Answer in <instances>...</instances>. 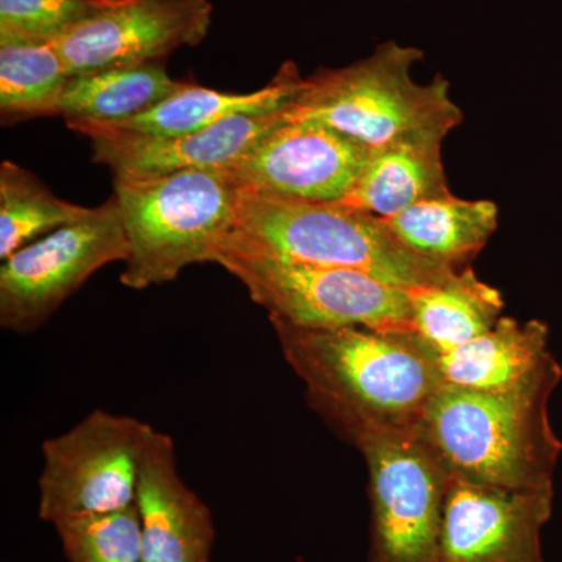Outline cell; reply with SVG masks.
<instances>
[{
  "label": "cell",
  "mask_w": 562,
  "mask_h": 562,
  "mask_svg": "<svg viewBox=\"0 0 562 562\" xmlns=\"http://www.w3.org/2000/svg\"><path fill=\"white\" fill-rule=\"evenodd\" d=\"M114 0H0V43H52Z\"/></svg>",
  "instance_id": "24"
},
{
  "label": "cell",
  "mask_w": 562,
  "mask_h": 562,
  "mask_svg": "<svg viewBox=\"0 0 562 562\" xmlns=\"http://www.w3.org/2000/svg\"><path fill=\"white\" fill-rule=\"evenodd\" d=\"M422 58L416 47L391 41L346 68L319 69L303 80L288 109L290 121L319 122L371 150L413 133H450L461 124L462 111L442 76L425 85L413 79Z\"/></svg>",
  "instance_id": "5"
},
{
  "label": "cell",
  "mask_w": 562,
  "mask_h": 562,
  "mask_svg": "<svg viewBox=\"0 0 562 562\" xmlns=\"http://www.w3.org/2000/svg\"><path fill=\"white\" fill-rule=\"evenodd\" d=\"M244 246L280 260L368 272L414 290L441 284L460 269L406 249L383 217L341 202H312L239 190L236 227Z\"/></svg>",
  "instance_id": "3"
},
{
  "label": "cell",
  "mask_w": 562,
  "mask_h": 562,
  "mask_svg": "<svg viewBox=\"0 0 562 562\" xmlns=\"http://www.w3.org/2000/svg\"><path fill=\"white\" fill-rule=\"evenodd\" d=\"M371 149L319 122L288 121L227 169L243 190L312 202H341Z\"/></svg>",
  "instance_id": "11"
},
{
  "label": "cell",
  "mask_w": 562,
  "mask_h": 562,
  "mask_svg": "<svg viewBox=\"0 0 562 562\" xmlns=\"http://www.w3.org/2000/svg\"><path fill=\"white\" fill-rule=\"evenodd\" d=\"M546 322L503 316L490 331L438 353L442 386L509 391L530 380L553 357Z\"/></svg>",
  "instance_id": "16"
},
{
  "label": "cell",
  "mask_w": 562,
  "mask_h": 562,
  "mask_svg": "<svg viewBox=\"0 0 562 562\" xmlns=\"http://www.w3.org/2000/svg\"><path fill=\"white\" fill-rule=\"evenodd\" d=\"M216 265L241 281L269 317L313 325L414 331L408 290L371 273L269 257L228 236Z\"/></svg>",
  "instance_id": "6"
},
{
  "label": "cell",
  "mask_w": 562,
  "mask_h": 562,
  "mask_svg": "<svg viewBox=\"0 0 562 562\" xmlns=\"http://www.w3.org/2000/svg\"><path fill=\"white\" fill-rule=\"evenodd\" d=\"M127 258L124 221L113 195L88 220L44 235L2 261L0 327L38 330L99 269Z\"/></svg>",
  "instance_id": "9"
},
{
  "label": "cell",
  "mask_w": 562,
  "mask_h": 562,
  "mask_svg": "<svg viewBox=\"0 0 562 562\" xmlns=\"http://www.w3.org/2000/svg\"><path fill=\"white\" fill-rule=\"evenodd\" d=\"M94 210L63 201L27 169L3 161L0 166V260H7L40 236L88 220Z\"/></svg>",
  "instance_id": "22"
},
{
  "label": "cell",
  "mask_w": 562,
  "mask_h": 562,
  "mask_svg": "<svg viewBox=\"0 0 562 562\" xmlns=\"http://www.w3.org/2000/svg\"><path fill=\"white\" fill-rule=\"evenodd\" d=\"M269 321L310 406L346 441L362 431H413L442 387L438 351L417 333Z\"/></svg>",
  "instance_id": "1"
},
{
  "label": "cell",
  "mask_w": 562,
  "mask_h": 562,
  "mask_svg": "<svg viewBox=\"0 0 562 562\" xmlns=\"http://www.w3.org/2000/svg\"><path fill=\"white\" fill-rule=\"evenodd\" d=\"M288 109L232 117L203 131L176 136L122 132L101 122H66L74 132L90 138L92 161L110 168L114 177H151L192 169H228L290 121Z\"/></svg>",
  "instance_id": "13"
},
{
  "label": "cell",
  "mask_w": 562,
  "mask_h": 562,
  "mask_svg": "<svg viewBox=\"0 0 562 562\" xmlns=\"http://www.w3.org/2000/svg\"><path fill=\"white\" fill-rule=\"evenodd\" d=\"M553 495L447 475L441 562H546L541 535Z\"/></svg>",
  "instance_id": "12"
},
{
  "label": "cell",
  "mask_w": 562,
  "mask_h": 562,
  "mask_svg": "<svg viewBox=\"0 0 562 562\" xmlns=\"http://www.w3.org/2000/svg\"><path fill=\"white\" fill-rule=\"evenodd\" d=\"M136 506L143 562H210L213 514L181 479L171 436L151 425L140 453Z\"/></svg>",
  "instance_id": "14"
},
{
  "label": "cell",
  "mask_w": 562,
  "mask_h": 562,
  "mask_svg": "<svg viewBox=\"0 0 562 562\" xmlns=\"http://www.w3.org/2000/svg\"><path fill=\"white\" fill-rule=\"evenodd\" d=\"M69 77L52 43H0L2 124L57 116Z\"/></svg>",
  "instance_id": "21"
},
{
  "label": "cell",
  "mask_w": 562,
  "mask_h": 562,
  "mask_svg": "<svg viewBox=\"0 0 562 562\" xmlns=\"http://www.w3.org/2000/svg\"><path fill=\"white\" fill-rule=\"evenodd\" d=\"M561 380V364L552 357L514 390L442 386L414 435L447 475L506 490H553L562 442L549 405Z\"/></svg>",
  "instance_id": "2"
},
{
  "label": "cell",
  "mask_w": 562,
  "mask_h": 562,
  "mask_svg": "<svg viewBox=\"0 0 562 562\" xmlns=\"http://www.w3.org/2000/svg\"><path fill=\"white\" fill-rule=\"evenodd\" d=\"M297 65L284 63L271 83L254 92L214 91L201 85L184 83L166 101L131 120L101 122L116 131L151 136L184 135L209 128L232 117L260 116L288 109L303 88ZM92 122V121H91Z\"/></svg>",
  "instance_id": "17"
},
{
  "label": "cell",
  "mask_w": 562,
  "mask_h": 562,
  "mask_svg": "<svg viewBox=\"0 0 562 562\" xmlns=\"http://www.w3.org/2000/svg\"><path fill=\"white\" fill-rule=\"evenodd\" d=\"M447 136L442 131L413 133L372 150L341 203L390 220L416 203L452 194L442 161Z\"/></svg>",
  "instance_id": "15"
},
{
  "label": "cell",
  "mask_w": 562,
  "mask_h": 562,
  "mask_svg": "<svg viewBox=\"0 0 562 562\" xmlns=\"http://www.w3.org/2000/svg\"><path fill=\"white\" fill-rule=\"evenodd\" d=\"M161 61L69 77L58 114L66 121L120 122L138 116L179 91Z\"/></svg>",
  "instance_id": "20"
},
{
  "label": "cell",
  "mask_w": 562,
  "mask_h": 562,
  "mask_svg": "<svg viewBox=\"0 0 562 562\" xmlns=\"http://www.w3.org/2000/svg\"><path fill=\"white\" fill-rule=\"evenodd\" d=\"M408 294L414 331L438 353L490 331L505 308L501 291L480 280L471 266L441 284L414 288Z\"/></svg>",
  "instance_id": "19"
},
{
  "label": "cell",
  "mask_w": 562,
  "mask_h": 562,
  "mask_svg": "<svg viewBox=\"0 0 562 562\" xmlns=\"http://www.w3.org/2000/svg\"><path fill=\"white\" fill-rule=\"evenodd\" d=\"M213 20L210 0H114L55 41L70 77L161 61L199 46Z\"/></svg>",
  "instance_id": "10"
},
{
  "label": "cell",
  "mask_w": 562,
  "mask_h": 562,
  "mask_svg": "<svg viewBox=\"0 0 562 562\" xmlns=\"http://www.w3.org/2000/svg\"><path fill=\"white\" fill-rule=\"evenodd\" d=\"M384 222L406 249L425 260L462 269L497 231L498 206L486 199L449 194L416 203Z\"/></svg>",
  "instance_id": "18"
},
{
  "label": "cell",
  "mask_w": 562,
  "mask_h": 562,
  "mask_svg": "<svg viewBox=\"0 0 562 562\" xmlns=\"http://www.w3.org/2000/svg\"><path fill=\"white\" fill-rule=\"evenodd\" d=\"M239 190L227 169L114 177L128 243L121 283L147 290L176 280L188 266L216 262L235 232Z\"/></svg>",
  "instance_id": "4"
},
{
  "label": "cell",
  "mask_w": 562,
  "mask_h": 562,
  "mask_svg": "<svg viewBox=\"0 0 562 562\" xmlns=\"http://www.w3.org/2000/svg\"><path fill=\"white\" fill-rule=\"evenodd\" d=\"M68 562H143L138 506L54 524Z\"/></svg>",
  "instance_id": "23"
},
{
  "label": "cell",
  "mask_w": 562,
  "mask_h": 562,
  "mask_svg": "<svg viewBox=\"0 0 562 562\" xmlns=\"http://www.w3.org/2000/svg\"><path fill=\"white\" fill-rule=\"evenodd\" d=\"M371 498L368 562H441L447 473L414 431H362Z\"/></svg>",
  "instance_id": "7"
},
{
  "label": "cell",
  "mask_w": 562,
  "mask_h": 562,
  "mask_svg": "<svg viewBox=\"0 0 562 562\" xmlns=\"http://www.w3.org/2000/svg\"><path fill=\"white\" fill-rule=\"evenodd\" d=\"M150 425L94 409L70 430L43 442L38 516L66 517L128 508L136 503L139 461Z\"/></svg>",
  "instance_id": "8"
}]
</instances>
